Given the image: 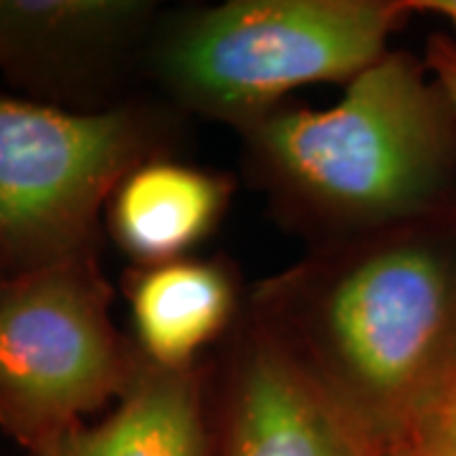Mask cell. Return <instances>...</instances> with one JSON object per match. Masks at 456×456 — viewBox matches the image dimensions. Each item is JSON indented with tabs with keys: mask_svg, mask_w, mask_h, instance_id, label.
I'll return each instance as SVG.
<instances>
[{
	"mask_svg": "<svg viewBox=\"0 0 456 456\" xmlns=\"http://www.w3.org/2000/svg\"><path fill=\"white\" fill-rule=\"evenodd\" d=\"M246 310L383 454L456 375V211L312 246L259 281Z\"/></svg>",
	"mask_w": 456,
	"mask_h": 456,
	"instance_id": "6da1fadb",
	"label": "cell"
},
{
	"mask_svg": "<svg viewBox=\"0 0 456 456\" xmlns=\"http://www.w3.org/2000/svg\"><path fill=\"white\" fill-rule=\"evenodd\" d=\"M236 132L246 173L312 246L456 211V107L411 51L383 53L327 110L281 104Z\"/></svg>",
	"mask_w": 456,
	"mask_h": 456,
	"instance_id": "7a4b0ae2",
	"label": "cell"
},
{
	"mask_svg": "<svg viewBox=\"0 0 456 456\" xmlns=\"http://www.w3.org/2000/svg\"><path fill=\"white\" fill-rule=\"evenodd\" d=\"M411 13L408 0H226L160 16L145 69L175 112L241 130L299 86H347Z\"/></svg>",
	"mask_w": 456,
	"mask_h": 456,
	"instance_id": "3957f363",
	"label": "cell"
},
{
	"mask_svg": "<svg viewBox=\"0 0 456 456\" xmlns=\"http://www.w3.org/2000/svg\"><path fill=\"white\" fill-rule=\"evenodd\" d=\"M173 112L145 102L74 112L0 97V254L8 274L97 254L114 191L173 145Z\"/></svg>",
	"mask_w": 456,
	"mask_h": 456,
	"instance_id": "277c9868",
	"label": "cell"
},
{
	"mask_svg": "<svg viewBox=\"0 0 456 456\" xmlns=\"http://www.w3.org/2000/svg\"><path fill=\"white\" fill-rule=\"evenodd\" d=\"M145 358L112 320L97 254L0 289V431L38 454L130 391Z\"/></svg>",
	"mask_w": 456,
	"mask_h": 456,
	"instance_id": "5b68a950",
	"label": "cell"
},
{
	"mask_svg": "<svg viewBox=\"0 0 456 456\" xmlns=\"http://www.w3.org/2000/svg\"><path fill=\"white\" fill-rule=\"evenodd\" d=\"M208 456H380L244 307L208 375Z\"/></svg>",
	"mask_w": 456,
	"mask_h": 456,
	"instance_id": "8992f818",
	"label": "cell"
},
{
	"mask_svg": "<svg viewBox=\"0 0 456 456\" xmlns=\"http://www.w3.org/2000/svg\"><path fill=\"white\" fill-rule=\"evenodd\" d=\"M163 16L150 0H0V71L79 104L142 64Z\"/></svg>",
	"mask_w": 456,
	"mask_h": 456,
	"instance_id": "52a82bcc",
	"label": "cell"
},
{
	"mask_svg": "<svg viewBox=\"0 0 456 456\" xmlns=\"http://www.w3.org/2000/svg\"><path fill=\"white\" fill-rule=\"evenodd\" d=\"M132 342L167 370L196 368L198 355L224 340L244 314L239 274L226 259H185L134 266L125 279Z\"/></svg>",
	"mask_w": 456,
	"mask_h": 456,
	"instance_id": "ba28073f",
	"label": "cell"
},
{
	"mask_svg": "<svg viewBox=\"0 0 456 456\" xmlns=\"http://www.w3.org/2000/svg\"><path fill=\"white\" fill-rule=\"evenodd\" d=\"M231 198V175L165 155L122 180L107 206V228L134 266L167 264L211 236Z\"/></svg>",
	"mask_w": 456,
	"mask_h": 456,
	"instance_id": "9c48e42d",
	"label": "cell"
},
{
	"mask_svg": "<svg viewBox=\"0 0 456 456\" xmlns=\"http://www.w3.org/2000/svg\"><path fill=\"white\" fill-rule=\"evenodd\" d=\"M208 375L142 362L112 413L28 456H208Z\"/></svg>",
	"mask_w": 456,
	"mask_h": 456,
	"instance_id": "30bf717a",
	"label": "cell"
},
{
	"mask_svg": "<svg viewBox=\"0 0 456 456\" xmlns=\"http://www.w3.org/2000/svg\"><path fill=\"white\" fill-rule=\"evenodd\" d=\"M388 452L401 456H456V375L424 424Z\"/></svg>",
	"mask_w": 456,
	"mask_h": 456,
	"instance_id": "8fae6325",
	"label": "cell"
},
{
	"mask_svg": "<svg viewBox=\"0 0 456 456\" xmlns=\"http://www.w3.org/2000/svg\"><path fill=\"white\" fill-rule=\"evenodd\" d=\"M424 61L441 82L456 107V38L449 33H434L426 41Z\"/></svg>",
	"mask_w": 456,
	"mask_h": 456,
	"instance_id": "7c38bea8",
	"label": "cell"
},
{
	"mask_svg": "<svg viewBox=\"0 0 456 456\" xmlns=\"http://www.w3.org/2000/svg\"><path fill=\"white\" fill-rule=\"evenodd\" d=\"M413 13H431L449 20L456 28V0H408Z\"/></svg>",
	"mask_w": 456,
	"mask_h": 456,
	"instance_id": "4fadbf2b",
	"label": "cell"
},
{
	"mask_svg": "<svg viewBox=\"0 0 456 456\" xmlns=\"http://www.w3.org/2000/svg\"><path fill=\"white\" fill-rule=\"evenodd\" d=\"M11 279V274H8V266H5V261H3V254H0V289H3V284Z\"/></svg>",
	"mask_w": 456,
	"mask_h": 456,
	"instance_id": "5bb4252c",
	"label": "cell"
},
{
	"mask_svg": "<svg viewBox=\"0 0 456 456\" xmlns=\"http://www.w3.org/2000/svg\"><path fill=\"white\" fill-rule=\"evenodd\" d=\"M380 456H401V454H395V452H383Z\"/></svg>",
	"mask_w": 456,
	"mask_h": 456,
	"instance_id": "9a60e30c",
	"label": "cell"
}]
</instances>
